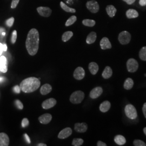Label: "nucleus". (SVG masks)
<instances>
[{
  "label": "nucleus",
  "instance_id": "2f4dec72",
  "mask_svg": "<svg viewBox=\"0 0 146 146\" xmlns=\"http://www.w3.org/2000/svg\"><path fill=\"white\" fill-rule=\"evenodd\" d=\"M84 143V140L80 138H76L73 140L72 145L74 146H80Z\"/></svg>",
  "mask_w": 146,
  "mask_h": 146
},
{
  "label": "nucleus",
  "instance_id": "20e7f679",
  "mask_svg": "<svg viewBox=\"0 0 146 146\" xmlns=\"http://www.w3.org/2000/svg\"><path fill=\"white\" fill-rule=\"evenodd\" d=\"M125 115L126 116L131 119V120H134L137 117V114L136 110L135 108L132 104H128L125 106Z\"/></svg>",
  "mask_w": 146,
  "mask_h": 146
},
{
  "label": "nucleus",
  "instance_id": "dca6fc26",
  "mask_svg": "<svg viewBox=\"0 0 146 146\" xmlns=\"http://www.w3.org/2000/svg\"><path fill=\"white\" fill-rule=\"evenodd\" d=\"M9 144V138L5 133H0V146H8Z\"/></svg>",
  "mask_w": 146,
  "mask_h": 146
},
{
  "label": "nucleus",
  "instance_id": "6e6552de",
  "mask_svg": "<svg viewBox=\"0 0 146 146\" xmlns=\"http://www.w3.org/2000/svg\"><path fill=\"white\" fill-rule=\"evenodd\" d=\"M56 100L54 98L48 99L42 102V108L44 110L50 109L54 107L56 104Z\"/></svg>",
  "mask_w": 146,
  "mask_h": 146
},
{
  "label": "nucleus",
  "instance_id": "393cba45",
  "mask_svg": "<svg viewBox=\"0 0 146 146\" xmlns=\"http://www.w3.org/2000/svg\"><path fill=\"white\" fill-rule=\"evenodd\" d=\"M106 11L110 17H113L116 13V9L113 5H109L106 7Z\"/></svg>",
  "mask_w": 146,
  "mask_h": 146
},
{
  "label": "nucleus",
  "instance_id": "72a5a7b5",
  "mask_svg": "<svg viewBox=\"0 0 146 146\" xmlns=\"http://www.w3.org/2000/svg\"><path fill=\"white\" fill-rule=\"evenodd\" d=\"M16 39H17V31H14L12 33L11 42L13 44H14L16 41Z\"/></svg>",
  "mask_w": 146,
  "mask_h": 146
},
{
  "label": "nucleus",
  "instance_id": "7c9ffc66",
  "mask_svg": "<svg viewBox=\"0 0 146 146\" xmlns=\"http://www.w3.org/2000/svg\"><path fill=\"white\" fill-rule=\"evenodd\" d=\"M83 25L88 27H93L95 25V21L92 20H89V19H86L82 21Z\"/></svg>",
  "mask_w": 146,
  "mask_h": 146
},
{
  "label": "nucleus",
  "instance_id": "7ed1b4c3",
  "mask_svg": "<svg viewBox=\"0 0 146 146\" xmlns=\"http://www.w3.org/2000/svg\"><path fill=\"white\" fill-rule=\"evenodd\" d=\"M84 98V92L80 90L74 92L70 95V101L73 104H78L82 102Z\"/></svg>",
  "mask_w": 146,
  "mask_h": 146
},
{
  "label": "nucleus",
  "instance_id": "a18cd8bd",
  "mask_svg": "<svg viewBox=\"0 0 146 146\" xmlns=\"http://www.w3.org/2000/svg\"><path fill=\"white\" fill-rule=\"evenodd\" d=\"M3 52V44L0 43V56L2 55Z\"/></svg>",
  "mask_w": 146,
  "mask_h": 146
},
{
  "label": "nucleus",
  "instance_id": "58836bf2",
  "mask_svg": "<svg viewBox=\"0 0 146 146\" xmlns=\"http://www.w3.org/2000/svg\"><path fill=\"white\" fill-rule=\"evenodd\" d=\"M14 91L16 93H17V94L20 93L21 88H20V87L19 86H16L14 87Z\"/></svg>",
  "mask_w": 146,
  "mask_h": 146
},
{
  "label": "nucleus",
  "instance_id": "f257e3e1",
  "mask_svg": "<svg viewBox=\"0 0 146 146\" xmlns=\"http://www.w3.org/2000/svg\"><path fill=\"white\" fill-rule=\"evenodd\" d=\"M40 36L38 31L35 29H31L29 31L27 37L26 46L29 55L34 56L36 54L39 47Z\"/></svg>",
  "mask_w": 146,
  "mask_h": 146
},
{
  "label": "nucleus",
  "instance_id": "c756f323",
  "mask_svg": "<svg viewBox=\"0 0 146 146\" xmlns=\"http://www.w3.org/2000/svg\"><path fill=\"white\" fill-rule=\"evenodd\" d=\"M77 20V17L75 16H72L68 19V20L66 23V26H70L74 24Z\"/></svg>",
  "mask_w": 146,
  "mask_h": 146
},
{
  "label": "nucleus",
  "instance_id": "e433bc0d",
  "mask_svg": "<svg viewBox=\"0 0 146 146\" xmlns=\"http://www.w3.org/2000/svg\"><path fill=\"white\" fill-rule=\"evenodd\" d=\"M29 120H28L27 118H24L22 120V127L23 128L26 127L28 125H29Z\"/></svg>",
  "mask_w": 146,
  "mask_h": 146
},
{
  "label": "nucleus",
  "instance_id": "473e14b6",
  "mask_svg": "<svg viewBox=\"0 0 146 146\" xmlns=\"http://www.w3.org/2000/svg\"><path fill=\"white\" fill-rule=\"evenodd\" d=\"M134 145L135 146H146V144L140 140H135L133 142Z\"/></svg>",
  "mask_w": 146,
  "mask_h": 146
},
{
  "label": "nucleus",
  "instance_id": "a211bd4d",
  "mask_svg": "<svg viewBox=\"0 0 146 146\" xmlns=\"http://www.w3.org/2000/svg\"><path fill=\"white\" fill-rule=\"evenodd\" d=\"M52 90V87L49 84H44L40 88V93L43 95H46L49 94Z\"/></svg>",
  "mask_w": 146,
  "mask_h": 146
},
{
  "label": "nucleus",
  "instance_id": "4468645a",
  "mask_svg": "<svg viewBox=\"0 0 146 146\" xmlns=\"http://www.w3.org/2000/svg\"><path fill=\"white\" fill-rule=\"evenodd\" d=\"M52 119V116L51 114L48 113L44 114L38 117L39 122L41 123L44 124V125L49 123L51 121Z\"/></svg>",
  "mask_w": 146,
  "mask_h": 146
},
{
  "label": "nucleus",
  "instance_id": "9d476101",
  "mask_svg": "<svg viewBox=\"0 0 146 146\" xmlns=\"http://www.w3.org/2000/svg\"><path fill=\"white\" fill-rule=\"evenodd\" d=\"M37 11L40 15L45 17H48L50 16L52 14V10L48 7H38L37 8Z\"/></svg>",
  "mask_w": 146,
  "mask_h": 146
},
{
  "label": "nucleus",
  "instance_id": "c03bdc74",
  "mask_svg": "<svg viewBox=\"0 0 146 146\" xmlns=\"http://www.w3.org/2000/svg\"><path fill=\"white\" fill-rule=\"evenodd\" d=\"M97 146H107V145L104 143V142H102V141H98V143H97Z\"/></svg>",
  "mask_w": 146,
  "mask_h": 146
},
{
  "label": "nucleus",
  "instance_id": "c85d7f7f",
  "mask_svg": "<svg viewBox=\"0 0 146 146\" xmlns=\"http://www.w3.org/2000/svg\"><path fill=\"white\" fill-rule=\"evenodd\" d=\"M139 56L142 60L146 61V47L141 48L139 52Z\"/></svg>",
  "mask_w": 146,
  "mask_h": 146
},
{
  "label": "nucleus",
  "instance_id": "f8f14e48",
  "mask_svg": "<svg viewBox=\"0 0 146 146\" xmlns=\"http://www.w3.org/2000/svg\"><path fill=\"white\" fill-rule=\"evenodd\" d=\"M102 92H103V89L101 87H95L91 90L89 96L92 99H96L99 98L100 96L102 94Z\"/></svg>",
  "mask_w": 146,
  "mask_h": 146
},
{
  "label": "nucleus",
  "instance_id": "f3484780",
  "mask_svg": "<svg viewBox=\"0 0 146 146\" xmlns=\"http://www.w3.org/2000/svg\"><path fill=\"white\" fill-rule=\"evenodd\" d=\"M100 46L102 49L105 50L110 49L111 48V44L107 37H104L100 41Z\"/></svg>",
  "mask_w": 146,
  "mask_h": 146
},
{
  "label": "nucleus",
  "instance_id": "ddd939ff",
  "mask_svg": "<svg viewBox=\"0 0 146 146\" xmlns=\"http://www.w3.org/2000/svg\"><path fill=\"white\" fill-rule=\"evenodd\" d=\"M88 129V125L84 123H76L75 125L74 129L78 133H84L86 132Z\"/></svg>",
  "mask_w": 146,
  "mask_h": 146
},
{
  "label": "nucleus",
  "instance_id": "a19ab883",
  "mask_svg": "<svg viewBox=\"0 0 146 146\" xmlns=\"http://www.w3.org/2000/svg\"><path fill=\"white\" fill-rule=\"evenodd\" d=\"M123 1L125 2L128 5H132L135 1V0H123Z\"/></svg>",
  "mask_w": 146,
  "mask_h": 146
},
{
  "label": "nucleus",
  "instance_id": "79ce46f5",
  "mask_svg": "<svg viewBox=\"0 0 146 146\" xmlns=\"http://www.w3.org/2000/svg\"><path fill=\"white\" fill-rule=\"evenodd\" d=\"M139 4L141 6H145L146 5V0H140Z\"/></svg>",
  "mask_w": 146,
  "mask_h": 146
},
{
  "label": "nucleus",
  "instance_id": "3c124183",
  "mask_svg": "<svg viewBox=\"0 0 146 146\" xmlns=\"http://www.w3.org/2000/svg\"><path fill=\"white\" fill-rule=\"evenodd\" d=\"M5 32H3V33H2V35L3 36H5Z\"/></svg>",
  "mask_w": 146,
  "mask_h": 146
},
{
  "label": "nucleus",
  "instance_id": "412c9836",
  "mask_svg": "<svg viewBox=\"0 0 146 146\" xmlns=\"http://www.w3.org/2000/svg\"><path fill=\"white\" fill-rule=\"evenodd\" d=\"M112 74H113L112 69L109 66H107L104 69V71L103 72L102 75L104 78L107 79V78H110Z\"/></svg>",
  "mask_w": 146,
  "mask_h": 146
},
{
  "label": "nucleus",
  "instance_id": "37998d69",
  "mask_svg": "<svg viewBox=\"0 0 146 146\" xmlns=\"http://www.w3.org/2000/svg\"><path fill=\"white\" fill-rule=\"evenodd\" d=\"M142 111H143V114L145 115V117L146 118V103L143 104V106L142 108Z\"/></svg>",
  "mask_w": 146,
  "mask_h": 146
},
{
  "label": "nucleus",
  "instance_id": "a878e982",
  "mask_svg": "<svg viewBox=\"0 0 146 146\" xmlns=\"http://www.w3.org/2000/svg\"><path fill=\"white\" fill-rule=\"evenodd\" d=\"M134 86V81L131 78H128L124 83V88L127 90H129L132 88Z\"/></svg>",
  "mask_w": 146,
  "mask_h": 146
},
{
  "label": "nucleus",
  "instance_id": "bb28decb",
  "mask_svg": "<svg viewBox=\"0 0 146 146\" xmlns=\"http://www.w3.org/2000/svg\"><path fill=\"white\" fill-rule=\"evenodd\" d=\"M73 33L72 31H66L63 34L62 40L63 42H67L71 38V37L73 36Z\"/></svg>",
  "mask_w": 146,
  "mask_h": 146
},
{
  "label": "nucleus",
  "instance_id": "4be33fe9",
  "mask_svg": "<svg viewBox=\"0 0 146 146\" xmlns=\"http://www.w3.org/2000/svg\"><path fill=\"white\" fill-rule=\"evenodd\" d=\"M114 141L116 144L120 146H122L125 145L126 142L125 137L122 135H116L114 138Z\"/></svg>",
  "mask_w": 146,
  "mask_h": 146
},
{
  "label": "nucleus",
  "instance_id": "2eb2a0df",
  "mask_svg": "<svg viewBox=\"0 0 146 146\" xmlns=\"http://www.w3.org/2000/svg\"><path fill=\"white\" fill-rule=\"evenodd\" d=\"M8 70L7 60L4 56L0 58V71L2 73H5Z\"/></svg>",
  "mask_w": 146,
  "mask_h": 146
},
{
  "label": "nucleus",
  "instance_id": "ea45409f",
  "mask_svg": "<svg viewBox=\"0 0 146 146\" xmlns=\"http://www.w3.org/2000/svg\"><path fill=\"white\" fill-rule=\"evenodd\" d=\"M24 137H25V140H26L27 142L28 143H31V139H30L29 136L27 134H24Z\"/></svg>",
  "mask_w": 146,
  "mask_h": 146
},
{
  "label": "nucleus",
  "instance_id": "f03ea898",
  "mask_svg": "<svg viewBox=\"0 0 146 146\" xmlns=\"http://www.w3.org/2000/svg\"><path fill=\"white\" fill-rule=\"evenodd\" d=\"M39 78L31 77L23 80L20 84L21 90L24 93H30L35 92L40 86Z\"/></svg>",
  "mask_w": 146,
  "mask_h": 146
},
{
  "label": "nucleus",
  "instance_id": "5701e85b",
  "mask_svg": "<svg viewBox=\"0 0 146 146\" xmlns=\"http://www.w3.org/2000/svg\"><path fill=\"white\" fill-rule=\"evenodd\" d=\"M126 16L128 19H133V18L137 17L139 16V13L135 9H130L127 11Z\"/></svg>",
  "mask_w": 146,
  "mask_h": 146
},
{
  "label": "nucleus",
  "instance_id": "9b49d317",
  "mask_svg": "<svg viewBox=\"0 0 146 146\" xmlns=\"http://www.w3.org/2000/svg\"><path fill=\"white\" fill-rule=\"evenodd\" d=\"M72 134V129L69 127H67L63 129L60 132V133L58 135V138L60 139H64L71 135Z\"/></svg>",
  "mask_w": 146,
  "mask_h": 146
},
{
  "label": "nucleus",
  "instance_id": "09e8293b",
  "mask_svg": "<svg viewBox=\"0 0 146 146\" xmlns=\"http://www.w3.org/2000/svg\"><path fill=\"white\" fill-rule=\"evenodd\" d=\"M143 132H144L145 134L146 135V127L143 129Z\"/></svg>",
  "mask_w": 146,
  "mask_h": 146
},
{
  "label": "nucleus",
  "instance_id": "cd10ccee",
  "mask_svg": "<svg viewBox=\"0 0 146 146\" xmlns=\"http://www.w3.org/2000/svg\"><path fill=\"white\" fill-rule=\"evenodd\" d=\"M60 5H61V7L62 8V9H63V10H64L68 13H74L76 12V10L75 9L69 7L66 4H64L63 2H60Z\"/></svg>",
  "mask_w": 146,
  "mask_h": 146
},
{
  "label": "nucleus",
  "instance_id": "c9c22d12",
  "mask_svg": "<svg viewBox=\"0 0 146 146\" xmlns=\"http://www.w3.org/2000/svg\"><path fill=\"white\" fill-rule=\"evenodd\" d=\"M16 106V107L19 109V110H23V105L22 104V103L21 102V101L19 100H16L15 101Z\"/></svg>",
  "mask_w": 146,
  "mask_h": 146
},
{
  "label": "nucleus",
  "instance_id": "6ab92c4d",
  "mask_svg": "<svg viewBox=\"0 0 146 146\" xmlns=\"http://www.w3.org/2000/svg\"><path fill=\"white\" fill-rule=\"evenodd\" d=\"M110 103L108 101H105L100 106V110L103 113H106L110 110Z\"/></svg>",
  "mask_w": 146,
  "mask_h": 146
},
{
  "label": "nucleus",
  "instance_id": "de8ad7c7",
  "mask_svg": "<svg viewBox=\"0 0 146 146\" xmlns=\"http://www.w3.org/2000/svg\"><path fill=\"white\" fill-rule=\"evenodd\" d=\"M38 146H47L46 144H44V143H39L38 145Z\"/></svg>",
  "mask_w": 146,
  "mask_h": 146
},
{
  "label": "nucleus",
  "instance_id": "aec40b11",
  "mask_svg": "<svg viewBox=\"0 0 146 146\" xmlns=\"http://www.w3.org/2000/svg\"><path fill=\"white\" fill-rule=\"evenodd\" d=\"M89 69L92 74L95 75L99 70V66L96 63L94 62L90 63L89 64Z\"/></svg>",
  "mask_w": 146,
  "mask_h": 146
},
{
  "label": "nucleus",
  "instance_id": "8fccbe9b",
  "mask_svg": "<svg viewBox=\"0 0 146 146\" xmlns=\"http://www.w3.org/2000/svg\"><path fill=\"white\" fill-rule=\"evenodd\" d=\"M3 80V78H0V82Z\"/></svg>",
  "mask_w": 146,
  "mask_h": 146
},
{
  "label": "nucleus",
  "instance_id": "b1692460",
  "mask_svg": "<svg viewBox=\"0 0 146 146\" xmlns=\"http://www.w3.org/2000/svg\"><path fill=\"white\" fill-rule=\"evenodd\" d=\"M96 39V34L94 31L91 32L87 37L86 42L88 44H92L95 42Z\"/></svg>",
  "mask_w": 146,
  "mask_h": 146
},
{
  "label": "nucleus",
  "instance_id": "39448f33",
  "mask_svg": "<svg viewBox=\"0 0 146 146\" xmlns=\"http://www.w3.org/2000/svg\"><path fill=\"white\" fill-rule=\"evenodd\" d=\"M131 35L128 31H122L119 36V41L122 44H127L131 41Z\"/></svg>",
  "mask_w": 146,
  "mask_h": 146
},
{
  "label": "nucleus",
  "instance_id": "4c0bfd02",
  "mask_svg": "<svg viewBox=\"0 0 146 146\" xmlns=\"http://www.w3.org/2000/svg\"><path fill=\"white\" fill-rule=\"evenodd\" d=\"M20 0H13L11 4V8L12 9H14L17 7V5L19 4Z\"/></svg>",
  "mask_w": 146,
  "mask_h": 146
},
{
  "label": "nucleus",
  "instance_id": "0eeeda50",
  "mask_svg": "<svg viewBox=\"0 0 146 146\" xmlns=\"http://www.w3.org/2000/svg\"><path fill=\"white\" fill-rule=\"evenodd\" d=\"M86 7L87 9L92 13H96L99 11V5L98 3L94 0H92L87 2Z\"/></svg>",
  "mask_w": 146,
  "mask_h": 146
},
{
  "label": "nucleus",
  "instance_id": "49530a36",
  "mask_svg": "<svg viewBox=\"0 0 146 146\" xmlns=\"http://www.w3.org/2000/svg\"><path fill=\"white\" fill-rule=\"evenodd\" d=\"M3 52H6L7 50V46L5 44H3Z\"/></svg>",
  "mask_w": 146,
  "mask_h": 146
},
{
  "label": "nucleus",
  "instance_id": "1a4fd4ad",
  "mask_svg": "<svg viewBox=\"0 0 146 146\" xmlns=\"http://www.w3.org/2000/svg\"><path fill=\"white\" fill-rule=\"evenodd\" d=\"M73 76L74 78L78 80H82L85 76V71L84 68L81 67H78L75 70Z\"/></svg>",
  "mask_w": 146,
  "mask_h": 146
},
{
  "label": "nucleus",
  "instance_id": "f704fd0d",
  "mask_svg": "<svg viewBox=\"0 0 146 146\" xmlns=\"http://www.w3.org/2000/svg\"><path fill=\"white\" fill-rule=\"evenodd\" d=\"M14 17H11L10 19H8L7 21H6V25L9 27L12 26L13 25V23H14Z\"/></svg>",
  "mask_w": 146,
  "mask_h": 146
},
{
  "label": "nucleus",
  "instance_id": "423d86ee",
  "mask_svg": "<svg viewBox=\"0 0 146 146\" xmlns=\"http://www.w3.org/2000/svg\"><path fill=\"white\" fill-rule=\"evenodd\" d=\"M127 67L128 71L131 73L135 72L139 67V64L137 61L134 58H130L127 62Z\"/></svg>",
  "mask_w": 146,
  "mask_h": 146
}]
</instances>
